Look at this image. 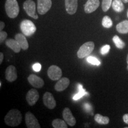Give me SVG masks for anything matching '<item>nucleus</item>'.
I'll return each instance as SVG.
<instances>
[{"instance_id": "nucleus-28", "label": "nucleus", "mask_w": 128, "mask_h": 128, "mask_svg": "<svg viewBox=\"0 0 128 128\" xmlns=\"http://www.w3.org/2000/svg\"><path fill=\"white\" fill-rule=\"evenodd\" d=\"M110 49V46L109 44H106L102 48V49H101V54H102V55H106V54H108V52H109Z\"/></svg>"}, {"instance_id": "nucleus-11", "label": "nucleus", "mask_w": 128, "mask_h": 128, "mask_svg": "<svg viewBox=\"0 0 128 128\" xmlns=\"http://www.w3.org/2000/svg\"><path fill=\"white\" fill-rule=\"evenodd\" d=\"M62 116H63L64 120L66 122V124L69 126H74L76 124V119L72 114L71 110L68 108H64L63 112H62Z\"/></svg>"}, {"instance_id": "nucleus-35", "label": "nucleus", "mask_w": 128, "mask_h": 128, "mask_svg": "<svg viewBox=\"0 0 128 128\" xmlns=\"http://www.w3.org/2000/svg\"><path fill=\"white\" fill-rule=\"evenodd\" d=\"M126 61H127V64H128V66H127V70L128 71V54L127 55V58H126Z\"/></svg>"}, {"instance_id": "nucleus-5", "label": "nucleus", "mask_w": 128, "mask_h": 128, "mask_svg": "<svg viewBox=\"0 0 128 128\" xmlns=\"http://www.w3.org/2000/svg\"><path fill=\"white\" fill-rule=\"evenodd\" d=\"M23 8L27 14L32 18L34 19L39 18L36 12V4L33 0H26L23 4Z\"/></svg>"}, {"instance_id": "nucleus-15", "label": "nucleus", "mask_w": 128, "mask_h": 128, "mask_svg": "<svg viewBox=\"0 0 128 128\" xmlns=\"http://www.w3.org/2000/svg\"><path fill=\"white\" fill-rule=\"evenodd\" d=\"M65 9L70 15H73L76 12L78 8V0H65Z\"/></svg>"}, {"instance_id": "nucleus-13", "label": "nucleus", "mask_w": 128, "mask_h": 128, "mask_svg": "<svg viewBox=\"0 0 128 128\" xmlns=\"http://www.w3.org/2000/svg\"><path fill=\"white\" fill-rule=\"evenodd\" d=\"M100 6L99 0H88L84 5V11L86 13L90 14L95 12Z\"/></svg>"}, {"instance_id": "nucleus-36", "label": "nucleus", "mask_w": 128, "mask_h": 128, "mask_svg": "<svg viewBox=\"0 0 128 128\" xmlns=\"http://www.w3.org/2000/svg\"><path fill=\"white\" fill-rule=\"evenodd\" d=\"M122 1L124 3H128V0H122Z\"/></svg>"}, {"instance_id": "nucleus-30", "label": "nucleus", "mask_w": 128, "mask_h": 128, "mask_svg": "<svg viewBox=\"0 0 128 128\" xmlns=\"http://www.w3.org/2000/svg\"><path fill=\"white\" fill-rule=\"evenodd\" d=\"M32 68H33V70H34V71L39 72L41 70L42 66H41V65L39 63H36V64H34V65H33Z\"/></svg>"}, {"instance_id": "nucleus-18", "label": "nucleus", "mask_w": 128, "mask_h": 128, "mask_svg": "<svg viewBox=\"0 0 128 128\" xmlns=\"http://www.w3.org/2000/svg\"><path fill=\"white\" fill-rule=\"evenodd\" d=\"M15 39L18 42L23 50H27L28 48V43L26 36L22 33H18L15 36Z\"/></svg>"}, {"instance_id": "nucleus-12", "label": "nucleus", "mask_w": 128, "mask_h": 128, "mask_svg": "<svg viewBox=\"0 0 128 128\" xmlns=\"http://www.w3.org/2000/svg\"><path fill=\"white\" fill-rule=\"evenodd\" d=\"M28 82L33 87L37 88H40L43 87L44 84V80L35 74H30L28 76Z\"/></svg>"}, {"instance_id": "nucleus-26", "label": "nucleus", "mask_w": 128, "mask_h": 128, "mask_svg": "<svg viewBox=\"0 0 128 128\" xmlns=\"http://www.w3.org/2000/svg\"><path fill=\"white\" fill-rule=\"evenodd\" d=\"M112 4V0H103L102 7L104 12H106L109 10Z\"/></svg>"}, {"instance_id": "nucleus-2", "label": "nucleus", "mask_w": 128, "mask_h": 128, "mask_svg": "<svg viewBox=\"0 0 128 128\" xmlns=\"http://www.w3.org/2000/svg\"><path fill=\"white\" fill-rule=\"evenodd\" d=\"M5 8L7 16L11 18L17 17L20 12V8L17 0H6Z\"/></svg>"}, {"instance_id": "nucleus-31", "label": "nucleus", "mask_w": 128, "mask_h": 128, "mask_svg": "<svg viewBox=\"0 0 128 128\" xmlns=\"http://www.w3.org/2000/svg\"><path fill=\"white\" fill-rule=\"evenodd\" d=\"M84 108L85 109H86V111H87L88 112H90L91 110H92V106H91L90 105V104L88 103H85L84 104Z\"/></svg>"}, {"instance_id": "nucleus-3", "label": "nucleus", "mask_w": 128, "mask_h": 128, "mask_svg": "<svg viewBox=\"0 0 128 128\" xmlns=\"http://www.w3.org/2000/svg\"><path fill=\"white\" fill-rule=\"evenodd\" d=\"M20 29L25 36H30L36 32V27L32 21L24 20L20 23Z\"/></svg>"}, {"instance_id": "nucleus-25", "label": "nucleus", "mask_w": 128, "mask_h": 128, "mask_svg": "<svg viewBox=\"0 0 128 128\" xmlns=\"http://www.w3.org/2000/svg\"><path fill=\"white\" fill-rule=\"evenodd\" d=\"M78 89H79V92L73 97V99L74 100H79V99L81 98L82 96H84V95H86V94H87L86 90L83 88L81 84H78Z\"/></svg>"}, {"instance_id": "nucleus-23", "label": "nucleus", "mask_w": 128, "mask_h": 128, "mask_svg": "<svg viewBox=\"0 0 128 128\" xmlns=\"http://www.w3.org/2000/svg\"><path fill=\"white\" fill-rule=\"evenodd\" d=\"M113 41L114 42L115 46H116L117 48L119 49H122L125 47L126 44L124 41L122 40L119 36L115 35L113 38Z\"/></svg>"}, {"instance_id": "nucleus-14", "label": "nucleus", "mask_w": 128, "mask_h": 128, "mask_svg": "<svg viewBox=\"0 0 128 128\" xmlns=\"http://www.w3.org/2000/svg\"><path fill=\"white\" fill-rule=\"evenodd\" d=\"M17 78V70L13 65H10L6 70V79L9 82H12Z\"/></svg>"}, {"instance_id": "nucleus-29", "label": "nucleus", "mask_w": 128, "mask_h": 128, "mask_svg": "<svg viewBox=\"0 0 128 128\" xmlns=\"http://www.w3.org/2000/svg\"><path fill=\"white\" fill-rule=\"evenodd\" d=\"M7 33L4 31H0V44H2L7 38Z\"/></svg>"}, {"instance_id": "nucleus-9", "label": "nucleus", "mask_w": 128, "mask_h": 128, "mask_svg": "<svg viewBox=\"0 0 128 128\" xmlns=\"http://www.w3.org/2000/svg\"><path fill=\"white\" fill-rule=\"evenodd\" d=\"M26 100L27 102H28V104H29L30 106H34L35 104L36 103L38 100H39V92H38L36 89L34 88L30 90L28 92V93L26 94Z\"/></svg>"}, {"instance_id": "nucleus-17", "label": "nucleus", "mask_w": 128, "mask_h": 128, "mask_svg": "<svg viewBox=\"0 0 128 128\" xmlns=\"http://www.w3.org/2000/svg\"><path fill=\"white\" fill-rule=\"evenodd\" d=\"M6 44L7 47L10 48L15 53H19L20 52L22 47L18 42L16 39H8L6 41Z\"/></svg>"}, {"instance_id": "nucleus-4", "label": "nucleus", "mask_w": 128, "mask_h": 128, "mask_svg": "<svg viewBox=\"0 0 128 128\" xmlns=\"http://www.w3.org/2000/svg\"><path fill=\"white\" fill-rule=\"evenodd\" d=\"M94 49V44L92 42H87L80 48L77 52V56L82 59L90 55Z\"/></svg>"}, {"instance_id": "nucleus-7", "label": "nucleus", "mask_w": 128, "mask_h": 128, "mask_svg": "<svg viewBox=\"0 0 128 128\" xmlns=\"http://www.w3.org/2000/svg\"><path fill=\"white\" fill-rule=\"evenodd\" d=\"M26 124L28 128H40V124H39L38 119L31 112H27L25 116Z\"/></svg>"}, {"instance_id": "nucleus-32", "label": "nucleus", "mask_w": 128, "mask_h": 128, "mask_svg": "<svg viewBox=\"0 0 128 128\" xmlns=\"http://www.w3.org/2000/svg\"><path fill=\"white\" fill-rule=\"evenodd\" d=\"M123 120L125 124H128V114H125L123 116Z\"/></svg>"}, {"instance_id": "nucleus-20", "label": "nucleus", "mask_w": 128, "mask_h": 128, "mask_svg": "<svg viewBox=\"0 0 128 128\" xmlns=\"http://www.w3.org/2000/svg\"><path fill=\"white\" fill-rule=\"evenodd\" d=\"M112 6L114 11L118 12H122L124 9L122 0H114L112 2Z\"/></svg>"}, {"instance_id": "nucleus-16", "label": "nucleus", "mask_w": 128, "mask_h": 128, "mask_svg": "<svg viewBox=\"0 0 128 128\" xmlns=\"http://www.w3.org/2000/svg\"><path fill=\"white\" fill-rule=\"evenodd\" d=\"M70 81L69 78L64 77L60 78L55 85V89L56 92H60L66 90L70 85Z\"/></svg>"}, {"instance_id": "nucleus-8", "label": "nucleus", "mask_w": 128, "mask_h": 128, "mask_svg": "<svg viewBox=\"0 0 128 128\" xmlns=\"http://www.w3.org/2000/svg\"><path fill=\"white\" fill-rule=\"evenodd\" d=\"M52 7L51 0H38V12L40 15L45 14Z\"/></svg>"}, {"instance_id": "nucleus-21", "label": "nucleus", "mask_w": 128, "mask_h": 128, "mask_svg": "<svg viewBox=\"0 0 128 128\" xmlns=\"http://www.w3.org/2000/svg\"><path fill=\"white\" fill-rule=\"evenodd\" d=\"M94 120L97 123L100 124H108L110 119L108 117L103 116L100 114H97L94 116Z\"/></svg>"}, {"instance_id": "nucleus-24", "label": "nucleus", "mask_w": 128, "mask_h": 128, "mask_svg": "<svg viewBox=\"0 0 128 128\" xmlns=\"http://www.w3.org/2000/svg\"><path fill=\"white\" fill-rule=\"evenodd\" d=\"M102 26L105 28H110L113 26V22L111 18L108 16H106L102 20Z\"/></svg>"}, {"instance_id": "nucleus-19", "label": "nucleus", "mask_w": 128, "mask_h": 128, "mask_svg": "<svg viewBox=\"0 0 128 128\" xmlns=\"http://www.w3.org/2000/svg\"><path fill=\"white\" fill-rule=\"evenodd\" d=\"M117 31L121 34L128 33V20H124L116 25Z\"/></svg>"}, {"instance_id": "nucleus-6", "label": "nucleus", "mask_w": 128, "mask_h": 128, "mask_svg": "<svg viewBox=\"0 0 128 128\" xmlns=\"http://www.w3.org/2000/svg\"><path fill=\"white\" fill-rule=\"evenodd\" d=\"M48 76L50 80L56 81L61 78L62 72L61 69L56 65H52L48 70Z\"/></svg>"}, {"instance_id": "nucleus-34", "label": "nucleus", "mask_w": 128, "mask_h": 128, "mask_svg": "<svg viewBox=\"0 0 128 128\" xmlns=\"http://www.w3.org/2000/svg\"><path fill=\"white\" fill-rule=\"evenodd\" d=\"M3 60H4V55L2 52H1L0 53V64H2Z\"/></svg>"}, {"instance_id": "nucleus-1", "label": "nucleus", "mask_w": 128, "mask_h": 128, "mask_svg": "<svg viewBox=\"0 0 128 128\" xmlns=\"http://www.w3.org/2000/svg\"><path fill=\"white\" fill-rule=\"evenodd\" d=\"M22 121V114L17 109L10 110L4 118V122L8 126L15 127L18 126Z\"/></svg>"}, {"instance_id": "nucleus-22", "label": "nucleus", "mask_w": 128, "mask_h": 128, "mask_svg": "<svg viewBox=\"0 0 128 128\" xmlns=\"http://www.w3.org/2000/svg\"><path fill=\"white\" fill-rule=\"evenodd\" d=\"M52 126L54 128H67L68 126L66 124V122L65 120L60 119H56L52 121Z\"/></svg>"}, {"instance_id": "nucleus-37", "label": "nucleus", "mask_w": 128, "mask_h": 128, "mask_svg": "<svg viewBox=\"0 0 128 128\" xmlns=\"http://www.w3.org/2000/svg\"><path fill=\"white\" fill-rule=\"evenodd\" d=\"M127 16H128V12H127Z\"/></svg>"}, {"instance_id": "nucleus-10", "label": "nucleus", "mask_w": 128, "mask_h": 128, "mask_svg": "<svg viewBox=\"0 0 128 128\" xmlns=\"http://www.w3.org/2000/svg\"><path fill=\"white\" fill-rule=\"evenodd\" d=\"M43 102L44 105L49 109H54L56 105L54 96L49 92H46L44 94L43 96Z\"/></svg>"}, {"instance_id": "nucleus-27", "label": "nucleus", "mask_w": 128, "mask_h": 128, "mask_svg": "<svg viewBox=\"0 0 128 128\" xmlns=\"http://www.w3.org/2000/svg\"><path fill=\"white\" fill-rule=\"evenodd\" d=\"M87 60L90 64L94 65H99L100 64V62L97 58L94 56H88L87 58Z\"/></svg>"}, {"instance_id": "nucleus-33", "label": "nucleus", "mask_w": 128, "mask_h": 128, "mask_svg": "<svg viewBox=\"0 0 128 128\" xmlns=\"http://www.w3.org/2000/svg\"><path fill=\"white\" fill-rule=\"evenodd\" d=\"M5 27V23L3 22H0V31H2Z\"/></svg>"}]
</instances>
